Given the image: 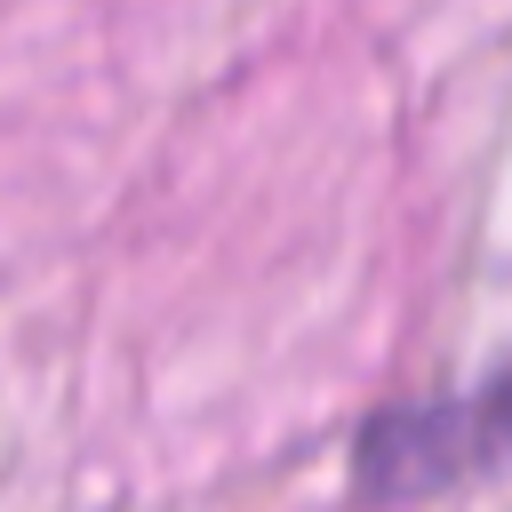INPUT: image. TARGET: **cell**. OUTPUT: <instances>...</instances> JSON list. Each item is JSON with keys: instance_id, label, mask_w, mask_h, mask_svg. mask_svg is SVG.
I'll use <instances>...</instances> for the list:
<instances>
[{"instance_id": "cell-1", "label": "cell", "mask_w": 512, "mask_h": 512, "mask_svg": "<svg viewBox=\"0 0 512 512\" xmlns=\"http://www.w3.org/2000/svg\"><path fill=\"white\" fill-rule=\"evenodd\" d=\"M496 464H512V360L488 368L464 392L392 400L352 440V488L368 504L448 496V488H464V480H480Z\"/></svg>"}]
</instances>
